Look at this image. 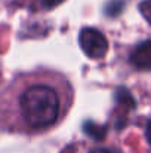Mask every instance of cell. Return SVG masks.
<instances>
[{
	"label": "cell",
	"mask_w": 151,
	"mask_h": 153,
	"mask_svg": "<svg viewBox=\"0 0 151 153\" xmlns=\"http://www.w3.org/2000/svg\"><path fill=\"white\" fill-rule=\"evenodd\" d=\"M129 61L138 70H151V39L138 43L130 52Z\"/></svg>",
	"instance_id": "3957f363"
},
{
	"label": "cell",
	"mask_w": 151,
	"mask_h": 153,
	"mask_svg": "<svg viewBox=\"0 0 151 153\" xmlns=\"http://www.w3.org/2000/svg\"><path fill=\"white\" fill-rule=\"evenodd\" d=\"M91 153H120L119 149H94Z\"/></svg>",
	"instance_id": "9c48e42d"
},
{
	"label": "cell",
	"mask_w": 151,
	"mask_h": 153,
	"mask_svg": "<svg viewBox=\"0 0 151 153\" xmlns=\"http://www.w3.org/2000/svg\"><path fill=\"white\" fill-rule=\"evenodd\" d=\"M114 100H116L117 104L124 105V107H127V108H130V110L136 108V100H135V97H133V95L130 94V91L126 89L124 86H119V88L116 89V92H114Z\"/></svg>",
	"instance_id": "5b68a950"
},
{
	"label": "cell",
	"mask_w": 151,
	"mask_h": 153,
	"mask_svg": "<svg viewBox=\"0 0 151 153\" xmlns=\"http://www.w3.org/2000/svg\"><path fill=\"white\" fill-rule=\"evenodd\" d=\"M61 153H76V147H74V146H68V147H65Z\"/></svg>",
	"instance_id": "8fae6325"
},
{
	"label": "cell",
	"mask_w": 151,
	"mask_h": 153,
	"mask_svg": "<svg viewBox=\"0 0 151 153\" xmlns=\"http://www.w3.org/2000/svg\"><path fill=\"white\" fill-rule=\"evenodd\" d=\"M124 9V0H110L105 4V13L108 16H117Z\"/></svg>",
	"instance_id": "8992f818"
},
{
	"label": "cell",
	"mask_w": 151,
	"mask_h": 153,
	"mask_svg": "<svg viewBox=\"0 0 151 153\" xmlns=\"http://www.w3.org/2000/svg\"><path fill=\"white\" fill-rule=\"evenodd\" d=\"M82 128H83V132L94 140H104L108 131L107 125H98L94 120H86Z\"/></svg>",
	"instance_id": "277c9868"
},
{
	"label": "cell",
	"mask_w": 151,
	"mask_h": 153,
	"mask_svg": "<svg viewBox=\"0 0 151 153\" xmlns=\"http://www.w3.org/2000/svg\"><path fill=\"white\" fill-rule=\"evenodd\" d=\"M18 108L27 126L43 129L52 126L59 119L61 98L53 86L37 82L24 88L18 98Z\"/></svg>",
	"instance_id": "6da1fadb"
},
{
	"label": "cell",
	"mask_w": 151,
	"mask_h": 153,
	"mask_svg": "<svg viewBox=\"0 0 151 153\" xmlns=\"http://www.w3.org/2000/svg\"><path fill=\"white\" fill-rule=\"evenodd\" d=\"M145 138H147V141L151 144V120L147 122V126H145Z\"/></svg>",
	"instance_id": "30bf717a"
},
{
	"label": "cell",
	"mask_w": 151,
	"mask_h": 153,
	"mask_svg": "<svg viewBox=\"0 0 151 153\" xmlns=\"http://www.w3.org/2000/svg\"><path fill=\"white\" fill-rule=\"evenodd\" d=\"M62 1H64V0H40L42 6H43V7H46V9H52V7H55V6L61 4Z\"/></svg>",
	"instance_id": "ba28073f"
},
{
	"label": "cell",
	"mask_w": 151,
	"mask_h": 153,
	"mask_svg": "<svg viewBox=\"0 0 151 153\" xmlns=\"http://www.w3.org/2000/svg\"><path fill=\"white\" fill-rule=\"evenodd\" d=\"M139 12L144 19L151 25V0H144L139 3Z\"/></svg>",
	"instance_id": "52a82bcc"
},
{
	"label": "cell",
	"mask_w": 151,
	"mask_h": 153,
	"mask_svg": "<svg viewBox=\"0 0 151 153\" xmlns=\"http://www.w3.org/2000/svg\"><path fill=\"white\" fill-rule=\"evenodd\" d=\"M79 43L89 58H95V59L102 58L108 51L107 37L96 28H91V27L83 28L79 34Z\"/></svg>",
	"instance_id": "7a4b0ae2"
}]
</instances>
